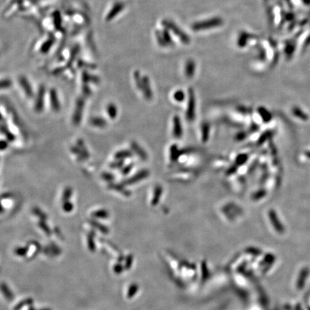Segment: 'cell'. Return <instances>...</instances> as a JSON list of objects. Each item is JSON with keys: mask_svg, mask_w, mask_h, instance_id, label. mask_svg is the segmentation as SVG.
<instances>
[{"mask_svg": "<svg viewBox=\"0 0 310 310\" xmlns=\"http://www.w3.org/2000/svg\"><path fill=\"white\" fill-rule=\"evenodd\" d=\"M223 24V20L221 17H215L213 18H210L205 20L197 22L195 23L192 24V29L194 31H201V30H206V29H210L215 27H220Z\"/></svg>", "mask_w": 310, "mask_h": 310, "instance_id": "cell-1", "label": "cell"}, {"mask_svg": "<svg viewBox=\"0 0 310 310\" xmlns=\"http://www.w3.org/2000/svg\"><path fill=\"white\" fill-rule=\"evenodd\" d=\"M162 24L165 28L167 29L174 33L176 36L178 37L182 43L189 44L190 43V38L187 35V34L182 30L180 27H178L174 22L169 20V19H164L162 22Z\"/></svg>", "mask_w": 310, "mask_h": 310, "instance_id": "cell-2", "label": "cell"}, {"mask_svg": "<svg viewBox=\"0 0 310 310\" xmlns=\"http://www.w3.org/2000/svg\"><path fill=\"white\" fill-rule=\"evenodd\" d=\"M196 99L194 91L192 88L188 89V100L186 117L189 122H192L195 118Z\"/></svg>", "mask_w": 310, "mask_h": 310, "instance_id": "cell-3", "label": "cell"}, {"mask_svg": "<svg viewBox=\"0 0 310 310\" xmlns=\"http://www.w3.org/2000/svg\"><path fill=\"white\" fill-rule=\"evenodd\" d=\"M84 106H85V101L83 98H79L76 101L75 111L73 116V123L74 125L78 126L81 123L82 117H83V113Z\"/></svg>", "mask_w": 310, "mask_h": 310, "instance_id": "cell-4", "label": "cell"}, {"mask_svg": "<svg viewBox=\"0 0 310 310\" xmlns=\"http://www.w3.org/2000/svg\"><path fill=\"white\" fill-rule=\"evenodd\" d=\"M149 175H150V172H149V170H145V169L144 170H142L134 175H133L132 177H131L129 178V179L123 181V185H134L136 183L146 179V178L148 177Z\"/></svg>", "mask_w": 310, "mask_h": 310, "instance_id": "cell-5", "label": "cell"}, {"mask_svg": "<svg viewBox=\"0 0 310 310\" xmlns=\"http://www.w3.org/2000/svg\"><path fill=\"white\" fill-rule=\"evenodd\" d=\"M141 91H142L144 96L147 100L151 101L153 98V93L152 88H151L150 81L147 76L142 77V88Z\"/></svg>", "mask_w": 310, "mask_h": 310, "instance_id": "cell-6", "label": "cell"}, {"mask_svg": "<svg viewBox=\"0 0 310 310\" xmlns=\"http://www.w3.org/2000/svg\"><path fill=\"white\" fill-rule=\"evenodd\" d=\"M45 93V89L43 86H41L39 88L38 96H37L35 106H34V110L37 113H40L43 111L44 108V97Z\"/></svg>", "mask_w": 310, "mask_h": 310, "instance_id": "cell-7", "label": "cell"}, {"mask_svg": "<svg viewBox=\"0 0 310 310\" xmlns=\"http://www.w3.org/2000/svg\"><path fill=\"white\" fill-rule=\"evenodd\" d=\"M50 101L51 107L55 112H59L60 111V103L58 98V93L55 89H51L50 91Z\"/></svg>", "mask_w": 310, "mask_h": 310, "instance_id": "cell-8", "label": "cell"}, {"mask_svg": "<svg viewBox=\"0 0 310 310\" xmlns=\"http://www.w3.org/2000/svg\"><path fill=\"white\" fill-rule=\"evenodd\" d=\"M173 136L176 139H180L182 136V123L178 116H175L173 118Z\"/></svg>", "mask_w": 310, "mask_h": 310, "instance_id": "cell-9", "label": "cell"}, {"mask_svg": "<svg viewBox=\"0 0 310 310\" xmlns=\"http://www.w3.org/2000/svg\"><path fill=\"white\" fill-rule=\"evenodd\" d=\"M123 9H124V4L123 3H121V2L116 3L111 8L110 12H108L107 16H106V20L111 21V19H113L116 15H118L120 12H121Z\"/></svg>", "mask_w": 310, "mask_h": 310, "instance_id": "cell-10", "label": "cell"}, {"mask_svg": "<svg viewBox=\"0 0 310 310\" xmlns=\"http://www.w3.org/2000/svg\"><path fill=\"white\" fill-rule=\"evenodd\" d=\"M196 71V63L192 59H189L186 62L185 66V74L187 78H192L195 75Z\"/></svg>", "mask_w": 310, "mask_h": 310, "instance_id": "cell-11", "label": "cell"}, {"mask_svg": "<svg viewBox=\"0 0 310 310\" xmlns=\"http://www.w3.org/2000/svg\"><path fill=\"white\" fill-rule=\"evenodd\" d=\"M19 84H20L22 88L23 89L24 93L29 98H32L33 96V88L31 87V85L27 81V79L24 76H21L19 79Z\"/></svg>", "mask_w": 310, "mask_h": 310, "instance_id": "cell-12", "label": "cell"}, {"mask_svg": "<svg viewBox=\"0 0 310 310\" xmlns=\"http://www.w3.org/2000/svg\"><path fill=\"white\" fill-rule=\"evenodd\" d=\"M131 147L132 148L134 152L139 157L142 159V160H147L148 155L147 152H146L137 143L135 142H132L131 143Z\"/></svg>", "mask_w": 310, "mask_h": 310, "instance_id": "cell-13", "label": "cell"}, {"mask_svg": "<svg viewBox=\"0 0 310 310\" xmlns=\"http://www.w3.org/2000/svg\"><path fill=\"white\" fill-rule=\"evenodd\" d=\"M108 187L110 188L111 190H115V191H116V192L121 193V194L123 195L124 196H126V197H129V196H130V195H131V192H129V191L126 189V188L124 187V186H123V185L115 184V183H111V184L108 185Z\"/></svg>", "mask_w": 310, "mask_h": 310, "instance_id": "cell-14", "label": "cell"}, {"mask_svg": "<svg viewBox=\"0 0 310 310\" xmlns=\"http://www.w3.org/2000/svg\"><path fill=\"white\" fill-rule=\"evenodd\" d=\"M163 192V189L162 187L160 185H157L154 190L153 192V197L152 199V204L153 205H157V203L160 202V198L162 197V195Z\"/></svg>", "mask_w": 310, "mask_h": 310, "instance_id": "cell-15", "label": "cell"}, {"mask_svg": "<svg viewBox=\"0 0 310 310\" xmlns=\"http://www.w3.org/2000/svg\"><path fill=\"white\" fill-rule=\"evenodd\" d=\"M90 123L92 126L97 128H105L107 125V122L104 118L98 116H94L90 119Z\"/></svg>", "mask_w": 310, "mask_h": 310, "instance_id": "cell-16", "label": "cell"}, {"mask_svg": "<svg viewBox=\"0 0 310 310\" xmlns=\"http://www.w3.org/2000/svg\"><path fill=\"white\" fill-rule=\"evenodd\" d=\"M250 38L249 34L245 33V32H241L240 33L239 38H238L237 45L239 48H244L245 45L247 44L249 39Z\"/></svg>", "mask_w": 310, "mask_h": 310, "instance_id": "cell-17", "label": "cell"}, {"mask_svg": "<svg viewBox=\"0 0 310 310\" xmlns=\"http://www.w3.org/2000/svg\"><path fill=\"white\" fill-rule=\"evenodd\" d=\"M106 111H107L108 115L111 119H114V118H116V116H117L118 109L114 103H109L107 106V108H106Z\"/></svg>", "mask_w": 310, "mask_h": 310, "instance_id": "cell-18", "label": "cell"}, {"mask_svg": "<svg viewBox=\"0 0 310 310\" xmlns=\"http://www.w3.org/2000/svg\"><path fill=\"white\" fill-rule=\"evenodd\" d=\"M132 157V153L129 150H121L116 152L114 155L116 160H124L125 159H128Z\"/></svg>", "mask_w": 310, "mask_h": 310, "instance_id": "cell-19", "label": "cell"}, {"mask_svg": "<svg viewBox=\"0 0 310 310\" xmlns=\"http://www.w3.org/2000/svg\"><path fill=\"white\" fill-rule=\"evenodd\" d=\"M0 290L2 291V294L4 295V297H5L7 299L9 300V301L13 299L14 295L6 284L4 283L0 284Z\"/></svg>", "mask_w": 310, "mask_h": 310, "instance_id": "cell-20", "label": "cell"}, {"mask_svg": "<svg viewBox=\"0 0 310 310\" xmlns=\"http://www.w3.org/2000/svg\"><path fill=\"white\" fill-rule=\"evenodd\" d=\"M0 131H1V132L6 136L7 139L9 141V142H13V141L15 139V136H14L13 134L9 130V129L7 128V126H5L3 124H0Z\"/></svg>", "mask_w": 310, "mask_h": 310, "instance_id": "cell-21", "label": "cell"}, {"mask_svg": "<svg viewBox=\"0 0 310 310\" xmlns=\"http://www.w3.org/2000/svg\"><path fill=\"white\" fill-rule=\"evenodd\" d=\"M89 223H90L91 225H92L94 229H98L99 231L103 233V234H107L108 231V229L105 226V225H103L102 224H101L100 223L96 221V220H89Z\"/></svg>", "mask_w": 310, "mask_h": 310, "instance_id": "cell-22", "label": "cell"}, {"mask_svg": "<svg viewBox=\"0 0 310 310\" xmlns=\"http://www.w3.org/2000/svg\"><path fill=\"white\" fill-rule=\"evenodd\" d=\"M91 215H92V217L94 218H101V219H106V218H107L109 216V214H108L107 210L101 209V210H96V211L93 212Z\"/></svg>", "mask_w": 310, "mask_h": 310, "instance_id": "cell-23", "label": "cell"}, {"mask_svg": "<svg viewBox=\"0 0 310 310\" xmlns=\"http://www.w3.org/2000/svg\"><path fill=\"white\" fill-rule=\"evenodd\" d=\"M161 33H162L163 38L165 39V43H167V46H172L174 45V42H173V39L172 38V37H171L170 33H169V30L165 28L162 32H161Z\"/></svg>", "mask_w": 310, "mask_h": 310, "instance_id": "cell-24", "label": "cell"}, {"mask_svg": "<svg viewBox=\"0 0 310 310\" xmlns=\"http://www.w3.org/2000/svg\"><path fill=\"white\" fill-rule=\"evenodd\" d=\"M72 195H73V189H72V187H66L63 192V195H62V202H64L66 201H70Z\"/></svg>", "mask_w": 310, "mask_h": 310, "instance_id": "cell-25", "label": "cell"}, {"mask_svg": "<svg viewBox=\"0 0 310 310\" xmlns=\"http://www.w3.org/2000/svg\"><path fill=\"white\" fill-rule=\"evenodd\" d=\"M77 144H78V148L80 149L81 152H82V155H83V157L85 160H87L89 158V153L88 152L87 149L85 147V144H84L83 141L82 139H78V142H77Z\"/></svg>", "mask_w": 310, "mask_h": 310, "instance_id": "cell-26", "label": "cell"}, {"mask_svg": "<svg viewBox=\"0 0 310 310\" xmlns=\"http://www.w3.org/2000/svg\"><path fill=\"white\" fill-rule=\"evenodd\" d=\"M134 80H135V83L136 87L139 90H142V77H141L140 73L139 71H135L134 74Z\"/></svg>", "mask_w": 310, "mask_h": 310, "instance_id": "cell-27", "label": "cell"}, {"mask_svg": "<svg viewBox=\"0 0 310 310\" xmlns=\"http://www.w3.org/2000/svg\"><path fill=\"white\" fill-rule=\"evenodd\" d=\"M173 97H174L175 100L177 101V102H182L185 98V93L182 90L176 91L174 95H173Z\"/></svg>", "mask_w": 310, "mask_h": 310, "instance_id": "cell-28", "label": "cell"}, {"mask_svg": "<svg viewBox=\"0 0 310 310\" xmlns=\"http://www.w3.org/2000/svg\"><path fill=\"white\" fill-rule=\"evenodd\" d=\"M202 142H207L208 140V137H209V126H208L207 123H205V124L202 125Z\"/></svg>", "mask_w": 310, "mask_h": 310, "instance_id": "cell-29", "label": "cell"}, {"mask_svg": "<svg viewBox=\"0 0 310 310\" xmlns=\"http://www.w3.org/2000/svg\"><path fill=\"white\" fill-rule=\"evenodd\" d=\"M33 213L34 215H35L37 217H38L42 220H45L47 219V215L38 208H34L33 209Z\"/></svg>", "mask_w": 310, "mask_h": 310, "instance_id": "cell-30", "label": "cell"}, {"mask_svg": "<svg viewBox=\"0 0 310 310\" xmlns=\"http://www.w3.org/2000/svg\"><path fill=\"white\" fill-rule=\"evenodd\" d=\"M155 34H156V38H157V39L158 43L161 47H163V48L168 47L167 43H165V39H164V38H163V36L162 34V33H161V31H158V30L156 31Z\"/></svg>", "mask_w": 310, "mask_h": 310, "instance_id": "cell-31", "label": "cell"}, {"mask_svg": "<svg viewBox=\"0 0 310 310\" xmlns=\"http://www.w3.org/2000/svg\"><path fill=\"white\" fill-rule=\"evenodd\" d=\"M123 165H124V161L116 160V161H114V162H111L110 164V167L111 169H113V170H117V169H120L121 167H123Z\"/></svg>", "mask_w": 310, "mask_h": 310, "instance_id": "cell-32", "label": "cell"}, {"mask_svg": "<svg viewBox=\"0 0 310 310\" xmlns=\"http://www.w3.org/2000/svg\"><path fill=\"white\" fill-rule=\"evenodd\" d=\"M94 234L91 233L88 235V245L89 249H90L91 251H94L95 250V243H94Z\"/></svg>", "mask_w": 310, "mask_h": 310, "instance_id": "cell-33", "label": "cell"}, {"mask_svg": "<svg viewBox=\"0 0 310 310\" xmlns=\"http://www.w3.org/2000/svg\"><path fill=\"white\" fill-rule=\"evenodd\" d=\"M33 302V300L30 299V298H29V299H27L25 300H24V301H22L20 303H19L17 305V306L14 307V310H19V309H21L22 307L25 306V305H27V304H31Z\"/></svg>", "mask_w": 310, "mask_h": 310, "instance_id": "cell-34", "label": "cell"}, {"mask_svg": "<svg viewBox=\"0 0 310 310\" xmlns=\"http://www.w3.org/2000/svg\"><path fill=\"white\" fill-rule=\"evenodd\" d=\"M38 225L40 229L43 230V231L46 234L50 235L51 234V230L50 229V228L48 225L45 223L44 220H41L38 223Z\"/></svg>", "mask_w": 310, "mask_h": 310, "instance_id": "cell-35", "label": "cell"}, {"mask_svg": "<svg viewBox=\"0 0 310 310\" xmlns=\"http://www.w3.org/2000/svg\"><path fill=\"white\" fill-rule=\"evenodd\" d=\"M12 85V82L9 79H4V80L0 81V89L9 88Z\"/></svg>", "mask_w": 310, "mask_h": 310, "instance_id": "cell-36", "label": "cell"}, {"mask_svg": "<svg viewBox=\"0 0 310 310\" xmlns=\"http://www.w3.org/2000/svg\"><path fill=\"white\" fill-rule=\"evenodd\" d=\"M63 210L66 213H70L73 210V203L70 201H66L63 202Z\"/></svg>", "mask_w": 310, "mask_h": 310, "instance_id": "cell-37", "label": "cell"}, {"mask_svg": "<svg viewBox=\"0 0 310 310\" xmlns=\"http://www.w3.org/2000/svg\"><path fill=\"white\" fill-rule=\"evenodd\" d=\"M101 177H102L103 180H104L105 181H107V182H111L113 180H114V176L111 174V173H109L107 172H105L102 173V175H101Z\"/></svg>", "mask_w": 310, "mask_h": 310, "instance_id": "cell-38", "label": "cell"}, {"mask_svg": "<svg viewBox=\"0 0 310 310\" xmlns=\"http://www.w3.org/2000/svg\"><path fill=\"white\" fill-rule=\"evenodd\" d=\"M14 252L18 256H24L27 253V248H17Z\"/></svg>", "mask_w": 310, "mask_h": 310, "instance_id": "cell-39", "label": "cell"}, {"mask_svg": "<svg viewBox=\"0 0 310 310\" xmlns=\"http://www.w3.org/2000/svg\"><path fill=\"white\" fill-rule=\"evenodd\" d=\"M133 167H134V164H129V165H126V167H123V169H122V171H121V173H122V175H127L129 173L131 170L133 169Z\"/></svg>", "mask_w": 310, "mask_h": 310, "instance_id": "cell-40", "label": "cell"}, {"mask_svg": "<svg viewBox=\"0 0 310 310\" xmlns=\"http://www.w3.org/2000/svg\"><path fill=\"white\" fill-rule=\"evenodd\" d=\"M9 144L7 141H0V150H5L8 147Z\"/></svg>", "mask_w": 310, "mask_h": 310, "instance_id": "cell-41", "label": "cell"}, {"mask_svg": "<svg viewBox=\"0 0 310 310\" xmlns=\"http://www.w3.org/2000/svg\"><path fill=\"white\" fill-rule=\"evenodd\" d=\"M245 159H246V157H245V155H240V156H239V157H237L236 159V162L237 163H239V164H244V162H245Z\"/></svg>", "mask_w": 310, "mask_h": 310, "instance_id": "cell-42", "label": "cell"}, {"mask_svg": "<svg viewBox=\"0 0 310 310\" xmlns=\"http://www.w3.org/2000/svg\"><path fill=\"white\" fill-rule=\"evenodd\" d=\"M12 197V194L11 193H6V194H4L2 196V198H9Z\"/></svg>", "mask_w": 310, "mask_h": 310, "instance_id": "cell-43", "label": "cell"}, {"mask_svg": "<svg viewBox=\"0 0 310 310\" xmlns=\"http://www.w3.org/2000/svg\"><path fill=\"white\" fill-rule=\"evenodd\" d=\"M0 121H4V118H3V116H2V115L1 114V113H0Z\"/></svg>", "mask_w": 310, "mask_h": 310, "instance_id": "cell-44", "label": "cell"}, {"mask_svg": "<svg viewBox=\"0 0 310 310\" xmlns=\"http://www.w3.org/2000/svg\"><path fill=\"white\" fill-rule=\"evenodd\" d=\"M41 310H50V309H41Z\"/></svg>", "mask_w": 310, "mask_h": 310, "instance_id": "cell-45", "label": "cell"}, {"mask_svg": "<svg viewBox=\"0 0 310 310\" xmlns=\"http://www.w3.org/2000/svg\"><path fill=\"white\" fill-rule=\"evenodd\" d=\"M29 310H35V309H34L33 308H30V309H29Z\"/></svg>", "mask_w": 310, "mask_h": 310, "instance_id": "cell-46", "label": "cell"}]
</instances>
